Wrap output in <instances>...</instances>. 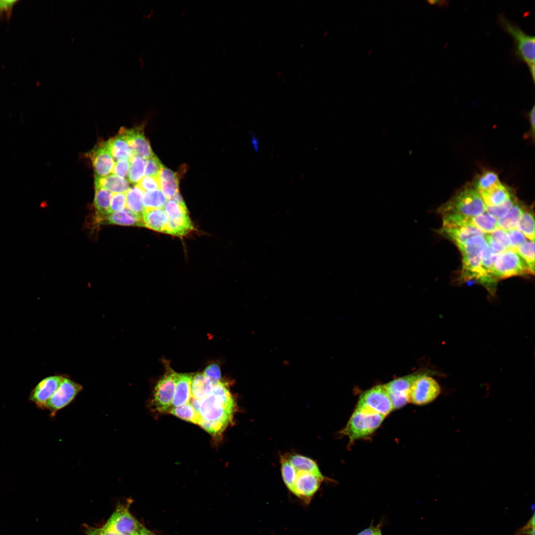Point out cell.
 <instances>
[{
  "instance_id": "1",
  "label": "cell",
  "mask_w": 535,
  "mask_h": 535,
  "mask_svg": "<svg viewBox=\"0 0 535 535\" xmlns=\"http://www.w3.org/2000/svg\"><path fill=\"white\" fill-rule=\"evenodd\" d=\"M497 21L500 26L512 38L514 42L513 53L520 61L525 62L535 81V42L534 35L525 33L518 25L510 20L504 13L497 15Z\"/></svg>"
},
{
  "instance_id": "2",
  "label": "cell",
  "mask_w": 535,
  "mask_h": 535,
  "mask_svg": "<svg viewBox=\"0 0 535 535\" xmlns=\"http://www.w3.org/2000/svg\"><path fill=\"white\" fill-rule=\"evenodd\" d=\"M485 210L486 205L478 192L472 188L466 187L440 206L437 212L441 215L456 213L475 216L484 213Z\"/></svg>"
},
{
  "instance_id": "3",
  "label": "cell",
  "mask_w": 535,
  "mask_h": 535,
  "mask_svg": "<svg viewBox=\"0 0 535 535\" xmlns=\"http://www.w3.org/2000/svg\"><path fill=\"white\" fill-rule=\"evenodd\" d=\"M484 236L473 237L457 246L462 256L461 277L463 279H478L483 252L487 245Z\"/></svg>"
},
{
  "instance_id": "4",
  "label": "cell",
  "mask_w": 535,
  "mask_h": 535,
  "mask_svg": "<svg viewBox=\"0 0 535 535\" xmlns=\"http://www.w3.org/2000/svg\"><path fill=\"white\" fill-rule=\"evenodd\" d=\"M385 416L356 408L342 432L351 441L372 434L380 426Z\"/></svg>"
},
{
  "instance_id": "5",
  "label": "cell",
  "mask_w": 535,
  "mask_h": 535,
  "mask_svg": "<svg viewBox=\"0 0 535 535\" xmlns=\"http://www.w3.org/2000/svg\"><path fill=\"white\" fill-rule=\"evenodd\" d=\"M494 274L498 280L534 274L523 259L515 250L509 249L497 255L494 264Z\"/></svg>"
},
{
  "instance_id": "6",
  "label": "cell",
  "mask_w": 535,
  "mask_h": 535,
  "mask_svg": "<svg viewBox=\"0 0 535 535\" xmlns=\"http://www.w3.org/2000/svg\"><path fill=\"white\" fill-rule=\"evenodd\" d=\"M356 408L385 417L393 410L390 398L384 384L376 385L362 393Z\"/></svg>"
},
{
  "instance_id": "7",
  "label": "cell",
  "mask_w": 535,
  "mask_h": 535,
  "mask_svg": "<svg viewBox=\"0 0 535 535\" xmlns=\"http://www.w3.org/2000/svg\"><path fill=\"white\" fill-rule=\"evenodd\" d=\"M441 387L433 377L424 373L411 385L408 393V402L424 405L434 400L440 394Z\"/></svg>"
},
{
  "instance_id": "8",
  "label": "cell",
  "mask_w": 535,
  "mask_h": 535,
  "mask_svg": "<svg viewBox=\"0 0 535 535\" xmlns=\"http://www.w3.org/2000/svg\"><path fill=\"white\" fill-rule=\"evenodd\" d=\"M131 502L118 504L103 526L123 535H133L143 526L129 511Z\"/></svg>"
},
{
  "instance_id": "9",
  "label": "cell",
  "mask_w": 535,
  "mask_h": 535,
  "mask_svg": "<svg viewBox=\"0 0 535 535\" xmlns=\"http://www.w3.org/2000/svg\"><path fill=\"white\" fill-rule=\"evenodd\" d=\"M199 414L202 419L225 426L232 420L234 410L226 407L213 394L200 399Z\"/></svg>"
},
{
  "instance_id": "10",
  "label": "cell",
  "mask_w": 535,
  "mask_h": 535,
  "mask_svg": "<svg viewBox=\"0 0 535 535\" xmlns=\"http://www.w3.org/2000/svg\"><path fill=\"white\" fill-rule=\"evenodd\" d=\"M292 493L305 506H308L319 490L324 477L306 472L297 471Z\"/></svg>"
},
{
  "instance_id": "11",
  "label": "cell",
  "mask_w": 535,
  "mask_h": 535,
  "mask_svg": "<svg viewBox=\"0 0 535 535\" xmlns=\"http://www.w3.org/2000/svg\"><path fill=\"white\" fill-rule=\"evenodd\" d=\"M177 374L171 371L167 373L156 384L152 402L155 410L165 412L171 405Z\"/></svg>"
},
{
  "instance_id": "12",
  "label": "cell",
  "mask_w": 535,
  "mask_h": 535,
  "mask_svg": "<svg viewBox=\"0 0 535 535\" xmlns=\"http://www.w3.org/2000/svg\"><path fill=\"white\" fill-rule=\"evenodd\" d=\"M81 384L68 378L64 379L57 390L46 403L45 408L54 416L59 410L69 405L82 390Z\"/></svg>"
},
{
  "instance_id": "13",
  "label": "cell",
  "mask_w": 535,
  "mask_h": 535,
  "mask_svg": "<svg viewBox=\"0 0 535 535\" xmlns=\"http://www.w3.org/2000/svg\"><path fill=\"white\" fill-rule=\"evenodd\" d=\"M424 373H414L397 378L384 384L393 409L400 408L408 402V393L412 383Z\"/></svg>"
},
{
  "instance_id": "14",
  "label": "cell",
  "mask_w": 535,
  "mask_h": 535,
  "mask_svg": "<svg viewBox=\"0 0 535 535\" xmlns=\"http://www.w3.org/2000/svg\"><path fill=\"white\" fill-rule=\"evenodd\" d=\"M95 177H103L112 173L115 163L107 141L100 142L89 152Z\"/></svg>"
},
{
  "instance_id": "15",
  "label": "cell",
  "mask_w": 535,
  "mask_h": 535,
  "mask_svg": "<svg viewBox=\"0 0 535 535\" xmlns=\"http://www.w3.org/2000/svg\"><path fill=\"white\" fill-rule=\"evenodd\" d=\"M124 135L133 156L148 159L154 154L149 141L145 136L142 127L128 129L122 127L119 132Z\"/></svg>"
},
{
  "instance_id": "16",
  "label": "cell",
  "mask_w": 535,
  "mask_h": 535,
  "mask_svg": "<svg viewBox=\"0 0 535 535\" xmlns=\"http://www.w3.org/2000/svg\"><path fill=\"white\" fill-rule=\"evenodd\" d=\"M64 377L60 375H54L44 378L32 390L30 399L35 403L37 407L44 409L46 403L57 390Z\"/></svg>"
},
{
  "instance_id": "17",
  "label": "cell",
  "mask_w": 535,
  "mask_h": 535,
  "mask_svg": "<svg viewBox=\"0 0 535 535\" xmlns=\"http://www.w3.org/2000/svg\"><path fill=\"white\" fill-rule=\"evenodd\" d=\"M440 233L454 242L457 246L464 244L473 237L485 235L473 226L442 227Z\"/></svg>"
},
{
  "instance_id": "18",
  "label": "cell",
  "mask_w": 535,
  "mask_h": 535,
  "mask_svg": "<svg viewBox=\"0 0 535 535\" xmlns=\"http://www.w3.org/2000/svg\"><path fill=\"white\" fill-rule=\"evenodd\" d=\"M113 193L99 186H95L94 205L96 210L95 222L98 224H104L107 216L110 214L109 208Z\"/></svg>"
},
{
  "instance_id": "19",
  "label": "cell",
  "mask_w": 535,
  "mask_h": 535,
  "mask_svg": "<svg viewBox=\"0 0 535 535\" xmlns=\"http://www.w3.org/2000/svg\"><path fill=\"white\" fill-rule=\"evenodd\" d=\"M142 217L144 226L164 233L168 218L163 208L144 209Z\"/></svg>"
},
{
  "instance_id": "20",
  "label": "cell",
  "mask_w": 535,
  "mask_h": 535,
  "mask_svg": "<svg viewBox=\"0 0 535 535\" xmlns=\"http://www.w3.org/2000/svg\"><path fill=\"white\" fill-rule=\"evenodd\" d=\"M192 376L189 374H177L175 389L171 405L174 407L189 403L191 396Z\"/></svg>"
},
{
  "instance_id": "21",
  "label": "cell",
  "mask_w": 535,
  "mask_h": 535,
  "mask_svg": "<svg viewBox=\"0 0 535 535\" xmlns=\"http://www.w3.org/2000/svg\"><path fill=\"white\" fill-rule=\"evenodd\" d=\"M478 193L486 206L490 207L501 205L514 196L511 190L501 182Z\"/></svg>"
},
{
  "instance_id": "22",
  "label": "cell",
  "mask_w": 535,
  "mask_h": 535,
  "mask_svg": "<svg viewBox=\"0 0 535 535\" xmlns=\"http://www.w3.org/2000/svg\"><path fill=\"white\" fill-rule=\"evenodd\" d=\"M160 190L167 200L172 199L179 193V181L177 174L162 166L158 175Z\"/></svg>"
},
{
  "instance_id": "23",
  "label": "cell",
  "mask_w": 535,
  "mask_h": 535,
  "mask_svg": "<svg viewBox=\"0 0 535 535\" xmlns=\"http://www.w3.org/2000/svg\"><path fill=\"white\" fill-rule=\"evenodd\" d=\"M104 224L121 226H144L142 215L134 213L127 209L120 212L110 214Z\"/></svg>"
},
{
  "instance_id": "24",
  "label": "cell",
  "mask_w": 535,
  "mask_h": 535,
  "mask_svg": "<svg viewBox=\"0 0 535 535\" xmlns=\"http://www.w3.org/2000/svg\"><path fill=\"white\" fill-rule=\"evenodd\" d=\"M95 186L103 188L113 194L125 193L130 188L127 180L114 174L103 177H95Z\"/></svg>"
},
{
  "instance_id": "25",
  "label": "cell",
  "mask_w": 535,
  "mask_h": 535,
  "mask_svg": "<svg viewBox=\"0 0 535 535\" xmlns=\"http://www.w3.org/2000/svg\"><path fill=\"white\" fill-rule=\"evenodd\" d=\"M107 143L111 155L116 160L122 159L129 160L133 156L125 137L119 132L107 141Z\"/></svg>"
},
{
  "instance_id": "26",
  "label": "cell",
  "mask_w": 535,
  "mask_h": 535,
  "mask_svg": "<svg viewBox=\"0 0 535 535\" xmlns=\"http://www.w3.org/2000/svg\"><path fill=\"white\" fill-rule=\"evenodd\" d=\"M285 456L296 471L309 472L320 477H324L317 463L312 459L298 454Z\"/></svg>"
},
{
  "instance_id": "27",
  "label": "cell",
  "mask_w": 535,
  "mask_h": 535,
  "mask_svg": "<svg viewBox=\"0 0 535 535\" xmlns=\"http://www.w3.org/2000/svg\"><path fill=\"white\" fill-rule=\"evenodd\" d=\"M194 229L193 224L189 214L176 218L168 219L164 233L176 236L182 237Z\"/></svg>"
},
{
  "instance_id": "28",
  "label": "cell",
  "mask_w": 535,
  "mask_h": 535,
  "mask_svg": "<svg viewBox=\"0 0 535 535\" xmlns=\"http://www.w3.org/2000/svg\"><path fill=\"white\" fill-rule=\"evenodd\" d=\"M524 210L523 205L517 201L508 213L497 220L498 227L506 232L517 228L518 222Z\"/></svg>"
},
{
  "instance_id": "29",
  "label": "cell",
  "mask_w": 535,
  "mask_h": 535,
  "mask_svg": "<svg viewBox=\"0 0 535 535\" xmlns=\"http://www.w3.org/2000/svg\"><path fill=\"white\" fill-rule=\"evenodd\" d=\"M214 384L203 373H198L192 377L191 396L201 399L211 394Z\"/></svg>"
},
{
  "instance_id": "30",
  "label": "cell",
  "mask_w": 535,
  "mask_h": 535,
  "mask_svg": "<svg viewBox=\"0 0 535 535\" xmlns=\"http://www.w3.org/2000/svg\"><path fill=\"white\" fill-rule=\"evenodd\" d=\"M143 194L144 192L137 184L130 188L125 193L126 209L142 215L144 209L143 203Z\"/></svg>"
},
{
  "instance_id": "31",
  "label": "cell",
  "mask_w": 535,
  "mask_h": 535,
  "mask_svg": "<svg viewBox=\"0 0 535 535\" xmlns=\"http://www.w3.org/2000/svg\"><path fill=\"white\" fill-rule=\"evenodd\" d=\"M473 225L485 234L493 232L498 227L497 219L487 212L475 216H471Z\"/></svg>"
},
{
  "instance_id": "32",
  "label": "cell",
  "mask_w": 535,
  "mask_h": 535,
  "mask_svg": "<svg viewBox=\"0 0 535 535\" xmlns=\"http://www.w3.org/2000/svg\"><path fill=\"white\" fill-rule=\"evenodd\" d=\"M530 240L535 241V220L534 213L525 209L517 227Z\"/></svg>"
},
{
  "instance_id": "33",
  "label": "cell",
  "mask_w": 535,
  "mask_h": 535,
  "mask_svg": "<svg viewBox=\"0 0 535 535\" xmlns=\"http://www.w3.org/2000/svg\"><path fill=\"white\" fill-rule=\"evenodd\" d=\"M129 162L128 181L133 184L138 183L145 174V162L143 159L138 156H132Z\"/></svg>"
},
{
  "instance_id": "34",
  "label": "cell",
  "mask_w": 535,
  "mask_h": 535,
  "mask_svg": "<svg viewBox=\"0 0 535 535\" xmlns=\"http://www.w3.org/2000/svg\"><path fill=\"white\" fill-rule=\"evenodd\" d=\"M167 200L160 190L145 192L143 194L144 209L162 208Z\"/></svg>"
},
{
  "instance_id": "35",
  "label": "cell",
  "mask_w": 535,
  "mask_h": 535,
  "mask_svg": "<svg viewBox=\"0 0 535 535\" xmlns=\"http://www.w3.org/2000/svg\"><path fill=\"white\" fill-rule=\"evenodd\" d=\"M500 183L496 173L486 171L475 179L473 186L478 193L487 190Z\"/></svg>"
},
{
  "instance_id": "36",
  "label": "cell",
  "mask_w": 535,
  "mask_h": 535,
  "mask_svg": "<svg viewBox=\"0 0 535 535\" xmlns=\"http://www.w3.org/2000/svg\"><path fill=\"white\" fill-rule=\"evenodd\" d=\"M170 413L182 420L198 425L201 419L190 403L174 407L170 410Z\"/></svg>"
},
{
  "instance_id": "37",
  "label": "cell",
  "mask_w": 535,
  "mask_h": 535,
  "mask_svg": "<svg viewBox=\"0 0 535 535\" xmlns=\"http://www.w3.org/2000/svg\"><path fill=\"white\" fill-rule=\"evenodd\" d=\"M211 393L219 399L226 407L235 411L236 404L227 384L221 381L217 382L214 385Z\"/></svg>"
},
{
  "instance_id": "38",
  "label": "cell",
  "mask_w": 535,
  "mask_h": 535,
  "mask_svg": "<svg viewBox=\"0 0 535 535\" xmlns=\"http://www.w3.org/2000/svg\"><path fill=\"white\" fill-rule=\"evenodd\" d=\"M281 472L283 481L291 493L292 491L296 472L290 463L286 456H281L280 458Z\"/></svg>"
},
{
  "instance_id": "39",
  "label": "cell",
  "mask_w": 535,
  "mask_h": 535,
  "mask_svg": "<svg viewBox=\"0 0 535 535\" xmlns=\"http://www.w3.org/2000/svg\"><path fill=\"white\" fill-rule=\"evenodd\" d=\"M515 251L528 265L534 274L535 270V242L529 240L518 247Z\"/></svg>"
},
{
  "instance_id": "40",
  "label": "cell",
  "mask_w": 535,
  "mask_h": 535,
  "mask_svg": "<svg viewBox=\"0 0 535 535\" xmlns=\"http://www.w3.org/2000/svg\"><path fill=\"white\" fill-rule=\"evenodd\" d=\"M516 201V198L513 196L504 203L498 206H486L485 212L498 220L508 213Z\"/></svg>"
},
{
  "instance_id": "41",
  "label": "cell",
  "mask_w": 535,
  "mask_h": 535,
  "mask_svg": "<svg viewBox=\"0 0 535 535\" xmlns=\"http://www.w3.org/2000/svg\"><path fill=\"white\" fill-rule=\"evenodd\" d=\"M162 166L159 159L154 155L146 160L145 174L146 176H158Z\"/></svg>"
},
{
  "instance_id": "42",
  "label": "cell",
  "mask_w": 535,
  "mask_h": 535,
  "mask_svg": "<svg viewBox=\"0 0 535 535\" xmlns=\"http://www.w3.org/2000/svg\"><path fill=\"white\" fill-rule=\"evenodd\" d=\"M137 185L143 192L160 190V183L158 176H145Z\"/></svg>"
},
{
  "instance_id": "43",
  "label": "cell",
  "mask_w": 535,
  "mask_h": 535,
  "mask_svg": "<svg viewBox=\"0 0 535 535\" xmlns=\"http://www.w3.org/2000/svg\"><path fill=\"white\" fill-rule=\"evenodd\" d=\"M126 207L125 193L113 194L109 208L110 214L123 210Z\"/></svg>"
},
{
  "instance_id": "44",
  "label": "cell",
  "mask_w": 535,
  "mask_h": 535,
  "mask_svg": "<svg viewBox=\"0 0 535 535\" xmlns=\"http://www.w3.org/2000/svg\"><path fill=\"white\" fill-rule=\"evenodd\" d=\"M507 232L510 240L511 249L512 250L515 251L516 248L528 241L526 237L518 228L514 229Z\"/></svg>"
},
{
  "instance_id": "45",
  "label": "cell",
  "mask_w": 535,
  "mask_h": 535,
  "mask_svg": "<svg viewBox=\"0 0 535 535\" xmlns=\"http://www.w3.org/2000/svg\"><path fill=\"white\" fill-rule=\"evenodd\" d=\"M203 374L214 385L221 381L220 370L218 365L216 364L208 366Z\"/></svg>"
},
{
  "instance_id": "46",
  "label": "cell",
  "mask_w": 535,
  "mask_h": 535,
  "mask_svg": "<svg viewBox=\"0 0 535 535\" xmlns=\"http://www.w3.org/2000/svg\"><path fill=\"white\" fill-rule=\"evenodd\" d=\"M488 234L502 245L506 249H511L510 240L508 234L506 231L497 227L493 232Z\"/></svg>"
},
{
  "instance_id": "47",
  "label": "cell",
  "mask_w": 535,
  "mask_h": 535,
  "mask_svg": "<svg viewBox=\"0 0 535 535\" xmlns=\"http://www.w3.org/2000/svg\"><path fill=\"white\" fill-rule=\"evenodd\" d=\"M130 162L127 159H122L115 162L112 173L125 178L128 175Z\"/></svg>"
},
{
  "instance_id": "48",
  "label": "cell",
  "mask_w": 535,
  "mask_h": 535,
  "mask_svg": "<svg viewBox=\"0 0 535 535\" xmlns=\"http://www.w3.org/2000/svg\"><path fill=\"white\" fill-rule=\"evenodd\" d=\"M85 533L86 535H123L103 526L101 528L87 527Z\"/></svg>"
},
{
  "instance_id": "49",
  "label": "cell",
  "mask_w": 535,
  "mask_h": 535,
  "mask_svg": "<svg viewBox=\"0 0 535 535\" xmlns=\"http://www.w3.org/2000/svg\"><path fill=\"white\" fill-rule=\"evenodd\" d=\"M515 535H535V515L525 526L519 529Z\"/></svg>"
},
{
  "instance_id": "50",
  "label": "cell",
  "mask_w": 535,
  "mask_h": 535,
  "mask_svg": "<svg viewBox=\"0 0 535 535\" xmlns=\"http://www.w3.org/2000/svg\"><path fill=\"white\" fill-rule=\"evenodd\" d=\"M17 2L16 0H0V14H4L6 16H9L11 14L12 9Z\"/></svg>"
},
{
  "instance_id": "51",
  "label": "cell",
  "mask_w": 535,
  "mask_h": 535,
  "mask_svg": "<svg viewBox=\"0 0 535 535\" xmlns=\"http://www.w3.org/2000/svg\"><path fill=\"white\" fill-rule=\"evenodd\" d=\"M356 535H382L381 530V527L380 526H371L360 533Z\"/></svg>"
},
{
  "instance_id": "52",
  "label": "cell",
  "mask_w": 535,
  "mask_h": 535,
  "mask_svg": "<svg viewBox=\"0 0 535 535\" xmlns=\"http://www.w3.org/2000/svg\"><path fill=\"white\" fill-rule=\"evenodd\" d=\"M535 105H534L532 108L530 110V111H529V112L528 113L529 119V121H530V127H531V132L532 135L533 137V138H534V134H535Z\"/></svg>"
},
{
  "instance_id": "53",
  "label": "cell",
  "mask_w": 535,
  "mask_h": 535,
  "mask_svg": "<svg viewBox=\"0 0 535 535\" xmlns=\"http://www.w3.org/2000/svg\"><path fill=\"white\" fill-rule=\"evenodd\" d=\"M133 535H156L150 530L143 526L138 532Z\"/></svg>"
},
{
  "instance_id": "54",
  "label": "cell",
  "mask_w": 535,
  "mask_h": 535,
  "mask_svg": "<svg viewBox=\"0 0 535 535\" xmlns=\"http://www.w3.org/2000/svg\"><path fill=\"white\" fill-rule=\"evenodd\" d=\"M251 138H252V143L253 144V146L254 147V150L255 151L257 152L258 151V147H259V145H258L259 142L258 141L257 138L254 135H252V137Z\"/></svg>"
}]
</instances>
